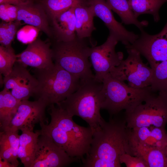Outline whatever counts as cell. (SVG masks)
<instances>
[{"label":"cell","mask_w":167,"mask_h":167,"mask_svg":"<svg viewBox=\"0 0 167 167\" xmlns=\"http://www.w3.org/2000/svg\"><path fill=\"white\" fill-rule=\"evenodd\" d=\"M17 60V55L11 46H0V73L4 77L12 71Z\"/></svg>","instance_id":"cell-27"},{"label":"cell","mask_w":167,"mask_h":167,"mask_svg":"<svg viewBox=\"0 0 167 167\" xmlns=\"http://www.w3.org/2000/svg\"><path fill=\"white\" fill-rule=\"evenodd\" d=\"M75 6L51 19V29L55 41L68 42L76 37Z\"/></svg>","instance_id":"cell-17"},{"label":"cell","mask_w":167,"mask_h":167,"mask_svg":"<svg viewBox=\"0 0 167 167\" xmlns=\"http://www.w3.org/2000/svg\"><path fill=\"white\" fill-rule=\"evenodd\" d=\"M0 167H14V166L9 161L3 160L0 157Z\"/></svg>","instance_id":"cell-33"},{"label":"cell","mask_w":167,"mask_h":167,"mask_svg":"<svg viewBox=\"0 0 167 167\" xmlns=\"http://www.w3.org/2000/svg\"><path fill=\"white\" fill-rule=\"evenodd\" d=\"M20 101L5 88L0 92V127L1 131L8 125L15 115Z\"/></svg>","instance_id":"cell-23"},{"label":"cell","mask_w":167,"mask_h":167,"mask_svg":"<svg viewBox=\"0 0 167 167\" xmlns=\"http://www.w3.org/2000/svg\"><path fill=\"white\" fill-rule=\"evenodd\" d=\"M16 55V62L26 67L44 69L54 65L50 44L38 38L29 44L25 49Z\"/></svg>","instance_id":"cell-15"},{"label":"cell","mask_w":167,"mask_h":167,"mask_svg":"<svg viewBox=\"0 0 167 167\" xmlns=\"http://www.w3.org/2000/svg\"><path fill=\"white\" fill-rule=\"evenodd\" d=\"M18 6V15L16 20L35 27L42 31L49 37L53 33L49 26L46 12L40 4L33 2Z\"/></svg>","instance_id":"cell-16"},{"label":"cell","mask_w":167,"mask_h":167,"mask_svg":"<svg viewBox=\"0 0 167 167\" xmlns=\"http://www.w3.org/2000/svg\"><path fill=\"white\" fill-rule=\"evenodd\" d=\"M128 56L118 66L113 68L109 73L113 78L129 86L142 88L150 86L153 70L144 63L139 53L135 49L126 48Z\"/></svg>","instance_id":"cell-8"},{"label":"cell","mask_w":167,"mask_h":167,"mask_svg":"<svg viewBox=\"0 0 167 167\" xmlns=\"http://www.w3.org/2000/svg\"><path fill=\"white\" fill-rule=\"evenodd\" d=\"M118 42L113 35L109 34L106 41L102 45L91 47L89 58L96 81L102 82L111 69L118 66L123 60V53L115 51Z\"/></svg>","instance_id":"cell-10"},{"label":"cell","mask_w":167,"mask_h":167,"mask_svg":"<svg viewBox=\"0 0 167 167\" xmlns=\"http://www.w3.org/2000/svg\"><path fill=\"white\" fill-rule=\"evenodd\" d=\"M33 2L34 0H0V4L6 3L19 6Z\"/></svg>","instance_id":"cell-32"},{"label":"cell","mask_w":167,"mask_h":167,"mask_svg":"<svg viewBox=\"0 0 167 167\" xmlns=\"http://www.w3.org/2000/svg\"><path fill=\"white\" fill-rule=\"evenodd\" d=\"M88 5L92 8L95 16L100 18L109 30L125 46L131 44L138 38L139 35L127 30L115 19L112 10L105 0H88Z\"/></svg>","instance_id":"cell-14"},{"label":"cell","mask_w":167,"mask_h":167,"mask_svg":"<svg viewBox=\"0 0 167 167\" xmlns=\"http://www.w3.org/2000/svg\"><path fill=\"white\" fill-rule=\"evenodd\" d=\"M49 106L51 121L49 124H40V133L49 136L70 157L83 160L84 156L89 151L92 139L90 128L77 124L72 117L57 105L56 107L52 104Z\"/></svg>","instance_id":"cell-1"},{"label":"cell","mask_w":167,"mask_h":167,"mask_svg":"<svg viewBox=\"0 0 167 167\" xmlns=\"http://www.w3.org/2000/svg\"><path fill=\"white\" fill-rule=\"evenodd\" d=\"M119 160L121 164H125L127 167H148L147 163L142 158L127 153L121 155Z\"/></svg>","instance_id":"cell-31"},{"label":"cell","mask_w":167,"mask_h":167,"mask_svg":"<svg viewBox=\"0 0 167 167\" xmlns=\"http://www.w3.org/2000/svg\"><path fill=\"white\" fill-rule=\"evenodd\" d=\"M128 2L136 18L142 14H149L152 15L154 21L157 22L160 19L159 9L167 0H128Z\"/></svg>","instance_id":"cell-24"},{"label":"cell","mask_w":167,"mask_h":167,"mask_svg":"<svg viewBox=\"0 0 167 167\" xmlns=\"http://www.w3.org/2000/svg\"><path fill=\"white\" fill-rule=\"evenodd\" d=\"M102 83L101 109L107 110L112 115L123 110L125 113L131 111L152 92L150 86L142 88L131 87L109 73Z\"/></svg>","instance_id":"cell-6"},{"label":"cell","mask_w":167,"mask_h":167,"mask_svg":"<svg viewBox=\"0 0 167 167\" xmlns=\"http://www.w3.org/2000/svg\"><path fill=\"white\" fill-rule=\"evenodd\" d=\"M152 69V91L167 97V61L158 63Z\"/></svg>","instance_id":"cell-26"},{"label":"cell","mask_w":167,"mask_h":167,"mask_svg":"<svg viewBox=\"0 0 167 167\" xmlns=\"http://www.w3.org/2000/svg\"><path fill=\"white\" fill-rule=\"evenodd\" d=\"M26 67L16 62L12 71L3 79L4 88L20 101L33 96L38 85L36 78Z\"/></svg>","instance_id":"cell-13"},{"label":"cell","mask_w":167,"mask_h":167,"mask_svg":"<svg viewBox=\"0 0 167 167\" xmlns=\"http://www.w3.org/2000/svg\"><path fill=\"white\" fill-rule=\"evenodd\" d=\"M20 23L15 20L6 22L2 21L0 24V43L5 47L11 46Z\"/></svg>","instance_id":"cell-28"},{"label":"cell","mask_w":167,"mask_h":167,"mask_svg":"<svg viewBox=\"0 0 167 167\" xmlns=\"http://www.w3.org/2000/svg\"><path fill=\"white\" fill-rule=\"evenodd\" d=\"M47 106L45 103L38 100L21 101L12 119L2 131H33L36 124L48 123L45 114Z\"/></svg>","instance_id":"cell-11"},{"label":"cell","mask_w":167,"mask_h":167,"mask_svg":"<svg viewBox=\"0 0 167 167\" xmlns=\"http://www.w3.org/2000/svg\"><path fill=\"white\" fill-rule=\"evenodd\" d=\"M39 130L24 131L19 136L18 157L25 167H31L36 151Z\"/></svg>","instance_id":"cell-21"},{"label":"cell","mask_w":167,"mask_h":167,"mask_svg":"<svg viewBox=\"0 0 167 167\" xmlns=\"http://www.w3.org/2000/svg\"><path fill=\"white\" fill-rule=\"evenodd\" d=\"M130 154L142 158L148 167H167L165 148H150L132 143L130 146Z\"/></svg>","instance_id":"cell-20"},{"label":"cell","mask_w":167,"mask_h":167,"mask_svg":"<svg viewBox=\"0 0 167 167\" xmlns=\"http://www.w3.org/2000/svg\"><path fill=\"white\" fill-rule=\"evenodd\" d=\"M18 8V6L11 4H0V19L2 21L6 22L15 21L17 17Z\"/></svg>","instance_id":"cell-30"},{"label":"cell","mask_w":167,"mask_h":167,"mask_svg":"<svg viewBox=\"0 0 167 167\" xmlns=\"http://www.w3.org/2000/svg\"><path fill=\"white\" fill-rule=\"evenodd\" d=\"M78 160L77 158L70 157L49 136L41 134L31 167H66Z\"/></svg>","instance_id":"cell-12"},{"label":"cell","mask_w":167,"mask_h":167,"mask_svg":"<svg viewBox=\"0 0 167 167\" xmlns=\"http://www.w3.org/2000/svg\"><path fill=\"white\" fill-rule=\"evenodd\" d=\"M76 36L79 38H88L95 30L93 24L95 16L92 7L88 4H79L74 7Z\"/></svg>","instance_id":"cell-18"},{"label":"cell","mask_w":167,"mask_h":167,"mask_svg":"<svg viewBox=\"0 0 167 167\" xmlns=\"http://www.w3.org/2000/svg\"><path fill=\"white\" fill-rule=\"evenodd\" d=\"M38 85L33 96L47 106L57 104L76 91L81 80L55 64L44 69H36Z\"/></svg>","instance_id":"cell-4"},{"label":"cell","mask_w":167,"mask_h":167,"mask_svg":"<svg viewBox=\"0 0 167 167\" xmlns=\"http://www.w3.org/2000/svg\"><path fill=\"white\" fill-rule=\"evenodd\" d=\"M165 153L166 156V159L167 160V143L165 148Z\"/></svg>","instance_id":"cell-34"},{"label":"cell","mask_w":167,"mask_h":167,"mask_svg":"<svg viewBox=\"0 0 167 167\" xmlns=\"http://www.w3.org/2000/svg\"><path fill=\"white\" fill-rule=\"evenodd\" d=\"M39 31L40 30L37 28L28 25L23 27L17 32V39L23 44H29L36 39Z\"/></svg>","instance_id":"cell-29"},{"label":"cell","mask_w":167,"mask_h":167,"mask_svg":"<svg viewBox=\"0 0 167 167\" xmlns=\"http://www.w3.org/2000/svg\"><path fill=\"white\" fill-rule=\"evenodd\" d=\"M50 19L78 4H88V0H40Z\"/></svg>","instance_id":"cell-25"},{"label":"cell","mask_w":167,"mask_h":167,"mask_svg":"<svg viewBox=\"0 0 167 167\" xmlns=\"http://www.w3.org/2000/svg\"><path fill=\"white\" fill-rule=\"evenodd\" d=\"M138 38L126 48L133 49L147 60L152 69L157 64L167 61V22L162 30L155 35H150L143 29L140 30Z\"/></svg>","instance_id":"cell-9"},{"label":"cell","mask_w":167,"mask_h":167,"mask_svg":"<svg viewBox=\"0 0 167 167\" xmlns=\"http://www.w3.org/2000/svg\"><path fill=\"white\" fill-rule=\"evenodd\" d=\"M18 132L19 131L6 130L0 132V157L14 167L19 164L17 159L20 136Z\"/></svg>","instance_id":"cell-19"},{"label":"cell","mask_w":167,"mask_h":167,"mask_svg":"<svg viewBox=\"0 0 167 167\" xmlns=\"http://www.w3.org/2000/svg\"><path fill=\"white\" fill-rule=\"evenodd\" d=\"M102 83L94 78L81 80L79 87L66 99L56 104L71 116H79L86 121L93 134L104 120L101 115Z\"/></svg>","instance_id":"cell-3"},{"label":"cell","mask_w":167,"mask_h":167,"mask_svg":"<svg viewBox=\"0 0 167 167\" xmlns=\"http://www.w3.org/2000/svg\"><path fill=\"white\" fill-rule=\"evenodd\" d=\"M127 127L165 128L167 123V97L153 91L131 111L125 113Z\"/></svg>","instance_id":"cell-7"},{"label":"cell","mask_w":167,"mask_h":167,"mask_svg":"<svg viewBox=\"0 0 167 167\" xmlns=\"http://www.w3.org/2000/svg\"><path fill=\"white\" fill-rule=\"evenodd\" d=\"M86 38L77 36L68 42L55 41L51 48L54 63L81 80L94 78L89 58L91 47Z\"/></svg>","instance_id":"cell-5"},{"label":"cell","mask_w":167,"mask_h":167,"mask_svg":"<svg viewBox=\"0 0 167 167\" xmlns=\"http://www.w3.org/2000/svg\"><path fill=\"white\" fill-rule=\"evenodd\" d=\"M129 130L124 119L114 118L103 120L99 129L93 134L86 158L101 159L106 167H120V156L129 154Z\"/></svg>","instance_id":"cell-2"},{"label":"cell","mask_w":167,"mask_h":167,"mask_svg":"<svg viewBox=\"0 0 167 167\" xmlns=\"http://www.w3.org/2000/svg\"><path fill=\"white\" fill-rule=\"evenodd\" d=\"M111 10L120 18L122 23L126 25L134 24L140 30L148 24L146 20L139 21L131 10L128 0H105Z\"/></svg>","instance_id":"cell-22"}]
</instances>
